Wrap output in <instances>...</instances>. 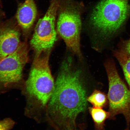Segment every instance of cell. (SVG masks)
Instances as JSON below:
<instances>
[{
	"mask_svg": "<svg viewBox=\"0 0 130 130\" xmlns=\"http://www.w3.org/2000/svg\"><path fill=\"white\" fill-rule=\"evenodd\" d=\"M80 77V71L73 70L70 62L63 63L48 106L61 130L77 129L76 118L87 108V92Z\"/></svg>",
	"mask_w": 130,
	"mask_h": 130,
	"instance_id": "cell-1",
	"label": "cell"
},
{
	"mask_svg": "<svg viewBox=\"0 0 130 130\" xmlns=\"http://www.w3.org/2000/svg\"><path fill=\"white\" fill-rule=\"evenodd\" d=\"M129 0H103L92 12V23L103 35H111L124 23L129 15Z\"/></svg>",
	"mask_w": 130,
	"mask_h": 130,
	"instance_id": "cell-2",
	"label": "cell"
},
{
	"mask_svg": "<svg viewBox=\"0 0 130 130\" xmlns=\"http://www.w3.org/2000/svg\"><path fill=\"white\" fill-rule=\"evenodd\" d=\"M81 10L80 6L73 0H61L57 23L58 33L67 46L80 58Z\"/></svg>",
	"mask_w": 130,
	"mask_h": 130,
	"instance_id": "cell-3",
	"label": "cell"
},
{
	"mask_svg": "<svg viewBox=\"0 0 130 130\" xmlns=\"http://www.w3.org/2000/svg\"><path fill=\"white\" fill-rule=\"evenodd\" d=\"M105 66L109 83L108 118L113 120L117 115H123L126 123V130H129L130 90L120 77L113 61H107Z\"/></svg>",
	"mask_w": 130,
	"mask_h": 130,
	"instance_id": "cell-4",
	"label": "cell"
},
{
	"mask_svg": "<svg viewBox=\"0 0 130 130\" xmlns=\"http://www.w3.org/2000/svg\"><path fill=\"white\" fill-rule=\"evenodd\" d=\"M48 61V55L37 56L26 82V89L29 95L35 98L43 106L49 101L55 86Z\"/></svg>",
	"mask_w": 130,
	"mask_h": 130,
	"instance_id": "cell-5",
	"label": "cell"
},
{
	"mask_svg": "<svg viewBox=\"0 0 130 130\" xmlns=\"http://www.w3.org/2000/svg\"><path fill=\"white\" fill-rule=\"evenodd\" d=\"M61 1L52 0L45 15L37 23L30 44L38 54L50 50L56 41L55 20Z\"/></svg>",
	"mask_w": 130,
	"mask_h": 130,
	"instance_id": "cell-6",
	"label": "cell"
},
{
	"mask_svg": "<svg viewBox=\"0 0 130 130\" xmlns=\"http://www.w3.org/2000/svg\"><path fill=\"white\" fill-rule=\"evenodd\" d=\"M28 60L27 45L20 43L15 52L0 61V84L7 85L20 81Z\"/></svg>",
	"mask_w": 130,
	"mask_h": 130,
	"instance_id": "cell-7",
	"label": "cell"
},
{
	"mask_svg": "<svg viewBox=\"0 0 130 130\" xmlns=\"http://www.w3.org/2000/svg\"><path fill=\"white\" fill-rule=\"evenodd\" d=\"M20 33L10 23L0 27V61L13 53L20 44Z\"/></svg>",
	"mask_w": 130,
	"mask_h": 130,
	"instance_id": "cell-8",
	"label": "cell"
},
{
	"mask_svg": "<svg viewBox=\"0 0 130 130\" xmlns=\"http://www.w3.org/2000/svg\"><path fill=\"white\" fill-rule=\"evenodd\" d=\"M37 10L34 0H25L19 5L16 14L18 24L22 29H30L36 18Z\"/></svg>",
	"mask_w": 130,
	"mask_h": 130,
	"instance_id": "cell-9",
	"label": "cell"
},
{
	"mask_svg": "<svg viewBox=\"0 0 130 130\" xmlns=\"http://www.w3.org/2000/svg\"><path fill=\"white\" fill-rule=\"evenodd\" d=\"M89 113L93 119L95 130H104L105 122L107 119L109 117L108 112L102 108L89 107Z\"/></svg>",
	"mask_w": 130,
	"mask_h": 130,
	"instance_id": "cell-10",
	"label": "cell"
},
{
	"mask_svg": "<svg viewBox=\"0 0 130 130\" xmlns=\"http://www.w3.org/2000/svg\"><path fill=\"white\" fill-rule=\"evenodd\" d=\"M113 54L123 69L130 90V55L121 50L114 51Z\"/></svg>",
	"mask_w": 130,
	"mask_h": 130,
	"instance_id": "cell-11",
	"label": "cell"
},
{
	"mask_svg": "<svg viewBox=\"0 0 130 130\" xmlns=\"http://www.w3.org/2000/svg\"><path fill=\"white\" fill-rule=\"evenodd\" d=\"M87 100L95 108H104L108 103V96L104 92L97 89L94 90L87 97Z\"/></svg>",
	"mask_w": 130,
	"mask_h": 130,
	"instance_id": "cell-12",
	"label": "cell"
},
{
	"mask_svg": "<svg viewBox=\"0 0 130 130\" xmlns=\"http://www.w3.org/2000/svg\"><path fill=\"white\" fill-rule=\"evenodd\" d=\"M14 124V121L11 119H5L0 121V130H10Z\"/></svg>",
	"mask_w": 130,
	"mask_h": 130,
	"instance_id": "cell-13",
	"label": "cell"
},
{
	"mask_svg": "<svg viewBox=\"0 0 130 130\" xmlns=\"http://www.w3.org/2000/svg\"><path fill=\"white\" fill-rule=\"evenodd\" d=\"M121 49L130 55V38L126 40L123 41L120 44Z\"/></svg>",
	"mask_w": 130,
	"mask_h": 130,
	"instance_id": "cell-14",
	"label": "cell"
},
{
	"mask_svg": "<svg viewBox=\"0 0 130 130\" xmlns=\"http://www.w3.org/2000/svg\"><path fill=\"white\" fill-rule=\"evenodd\" d=\"M55 128H56V130H61V129H60V128H59V127H58V126H57L56 125H55ZM77 130V129H73V130ZM79 130H84L82 128V129H79Z\"/></svg>",
	"mask_w": 130,
	"mask_h": 130,
	"instance_id": "cell-15",
	"label": "cell"
},
{
	"mask_svg": "<svg viewBox=\"0 0 130 130\" xmlns=\"http://www.w3.org/2000/svg\"><path fill=\"white\" fill-rule=\"evenodd\" d=\"M2 14H3L1 10V9H0V16H1V15H2Z\"/></svg>",
	"mask_w": 130,
	"mask_h": 130,
	"instance_id": "cell-16",
	"label": "cell"
},
{
	"mask_svg": "<svg viewBox=\"0 0 130 130\" xmlns=\"http://www.w3.org/2000/svg\"><path fill=\"white\" fill-rule=\"evenodd\" d=\"M1 0H0V5H1Z\"/></svg>",
	"mask_w": 130,
	"mask_h": 130,
	"instance_id": "cell-17",
	"label": "cell"
}]
</instances>
